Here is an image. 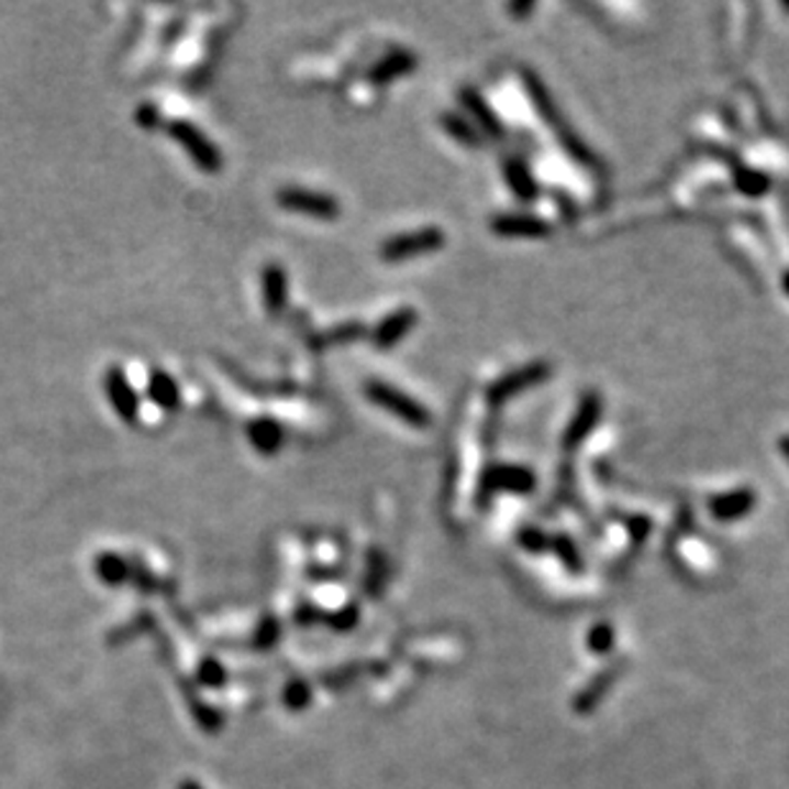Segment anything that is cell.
Wrapping results in <instances>:
<instances>
[{
  "label": "cell",
  "mask_w": 789,
  "mask_h": 789,
  "mask_svg": "<svg viewBox=\"0 0 789 789\" xmlns=\"http://www.w3.org/2000/svg\"><path fill=\"white\" fill-rule=\"evenodd\" d=\"M248 440L262 455H274L279 453L284 445V427L274 420H254L248 424Z\"/></svg>",
  "instance_id": "ac0fdd59"
},
{
  "label": "cell",
  "mask_w": 789,
  "mask_h": 789,
  "mask_svg": "<svg viewBox=\"0 0 789 789\" xmlns=\"http://www.w3.org/2000/svg\"><path fill=\"white\" fill-rule=\"evenodd\" d=\"M536 486V478L532 468H524V465H491L484 473V488L488 493H516L526 496L532 493Z\"/></svg>",
  "instance_id": "52a82bcc"
},
{
  "label": "cell",
  "mask_w": 789,
  "mask_h": 789,
  "mask_svg": "<svg viewBox=\"0 0 789 789\" xmlns=\"http://www.w3.org/2000/svg\"><path fill=\"white\" fill-rule=\"evenodd\" d=\"M105 393L110 399V404H113L115 414L121 416L123 422H138L141 416V399H138V391L133 389L131 378L125 376V370L121 366H110L105 370Z\"/></svg>",
  "instance_id": "8992f818"
},
{
  "label": "cell",
  "mask_w": 789,
  "mask_h": 789,
  "mask_svg": "<svg viewBox=\"0 0 789 789\" xmlns=\"http://www.w3.org/2000/svg\"><path fill=\"white\" fill-rule=\"evenodd\" d=\"M511 13H519V15H526L534 11V3H519V5H509Z\"/></svg>",
  "instance_id": "d4e9b609"
},
{
  "label": "cell",
  "mask_w": 789,
  "mask_h": 789,
  "mask_svg": "<svg viewBox=\"0 0 789 789\" xmlns=\"http://www.w3.org/2000/svg\"><path fill=\"white\" fill-rule=\"evenodd\" d=\"M522 80H524V88L529 92V98H532V102H534L536 113L542 115V121L547 123L555 133L559 129H565L567 123L563 121V115H559V108H557L555 98H552V92L547 90V85H544L540 77L532 73V69H522Z\"/></svg>",
  "instance_id": "7c38bea8"
},
{
  "label": "cell",
  "mask_w": 789,
  "mask_h": 789,
  "mask_svg": "<svg viewBox=\"0 0 789 789\" xmlns=\"http://www.w3.org/2000/svg\"><path fill=\"white\" fill-rule=\"evenodd\" d=\"M276 202H279V208L284 210L302 212V215L320 218V220H335L341 215V202H337L333 195L312 192V189L287 187L276 195Z\"/></svg>",
  "instance_id": "5b68a950"
},
{
  "label": "cell",
  "mask_w": 789,
  "mask_h": 789,
  "mask_svg": "<svg viewBox=\"0 0 789 789\" xmlns=\"http://www.w3.org/2000/svg\"><path fill=\"white\" fill-rule=\"evenodd\" d=\"M445 233L440 227L430 225L422 227V231H412V233H401L393 235L391 241H386L381 246V258L389 264H399L407 262V258H416L424 254H435V251L445 248Z\"/></svg>",
  "instance_id": "3957f363"
},
{
  "label": "cell",
  "mask_w": 789,
  "mask_h": 789,
  "mask_svg": "<svg viewBox=\"0 0 789 789\" xmlns=\"http://www.w3.org/2000/svg\"><path fill=\"white\" fill-rule=\"evenodd\" d=\"M264 302L271 314H281L289 302V276L281 264H266L262 274Z\"/></svg>",
  "instance_id": "9a60e30c"
},
{
  "label": "cell",
  "mask_w": 789,
  "mask_h": 789,
  "mask_svg": "<svg viewBox=\"0 0 789 789\" xmlns=\"http://www.w3.org/2000/svg\"><path fill=\"white\" fill-rule=\"evenodd\" d=\"M491 227L501 238H544L549 235L547 220L529 215V212H507V215L493 218Z\"/></svg>",
  "instance_id": "30bf717a"
},
{
  "label": "cell",
  "mask_w": 789,
  "mask_h": 789,
  "mask_svg": "<svg viewBox=\"0 0 789 789\" xmlns=\"http://www.w3.org/2000/svg\"><path fill=\"white\" fill-rule=\"evenodd\" d=\"M366 335V325L360 322H345V325H335L327 333H322L318 337H312V348L322 351V348H333V345H345L358 341V337Z\"/></svg>",
  "instance_id": "ffe728a7"
},
{
  "label": "cell",
  "mask_w": 789,
  "mask_h": 789,
  "mask_svg": "<svg viewBox=\"0 0 789 789\" xmlns=\"http://www.w3.org/2000/svg\"><path fill=\"white\" fill-rule=\"evenodd\" d=\"M95 570H98V578L108 586H118V582H125L129 578V565L125 559H121L118 555H100L95 559Z\"/></svg>",
  "instance_id": "44dd1931"
},
{
  "label": "cell",
  "mask_w": 789,
  "mask_h": 789,
  "mask_svg": "<svg viewBox=\"0 0 789 789\" xmlns=\"http://www.w3.org/2000/svg\"><path fill=\"white\" fill-rule=\"evenodd\" d=\"M457 98H460L463 108L468 110L470 123L476 125L480 133H486V136H491V138L503 136V123L499 121L496 110L488 105L484 95H480L476 88H463L460 92H457Z\"/></svg>",
  "instance_id": "8fae6325"
},
{
  "label": "cell",
  "mask_w": 789,
  "mask_h": 789,
  "mask_svg": "<svg viewBox=\"0 0 789 789\" xmlns=\"http://www.w3.org/2000/svg\"><path fill=\"white\" fill-rule=\"evenodd\" d=\"M416 67H420L416 54L407 52V49H397V52L386 54V57L378 62L374 69H370L368 77L374 85H389L393 80H399V77L412 75Z\"/></svg>",
  "instance_id": "5bb4252c"
},
{
  "label": "cell",
  "mask_w": 789,
  "mask_h": 789,
  "mask_svg": "<svg viewBox=\"0 0 789 789\" xmlns=\"http://www.w3.org/2000/svg\"><path fill=\"white\" fill-rule=\"evenodd\" d=\"M782 284H785V291L789 295V271L785 274V281H782Z\"/></svg>",
  "instance_id": "4316f807"
},
{
  "label": "cell",
  "mask_w": 789,
  "mask_h": 789,
  "mask_svg": "<svg viewBox=\"0 0 789 789\" xmlns=\"http://www.w3.org/2000/svg\"><path fill=\"white\" fill-rule=\"evenodd\" d=\"M440 123H442V129H445L449 136H453L460 146H465V148H480V146H484V133H480L476 125H473L465 115H460V113H442Z\"/></svg>",
  "instance_id": "d6986e66"
},
{
  "label": "cell",
  "mask_w": 789,
  "mask_h": 789,
  "mask_svg": "<svg viewBox=\"0 0 789 789\" xmlns=\"http://www.w3.org/2000/svg\"><path fill=\"white\" fill-rule=\"evenodd\" d=\"M503 179H507L511 192L522 202H534L536 197H540V185H536L532 169H529L522 159L503 162Z\"/></svg>",
  "instance_id": "2e32d148"
},
{
  "label": "cell",
  "mask_w": 789,
  "mask_h": 789,
  "mask_svg": "<svg viewBox=\"0 0 789 789\" xmlns=\"http://www.w3.org/2000/svg\"><path fill=\"white\" fill-rule=\"evenodd\" d=\"M522 542L526 544V547H532V549H542L544 544H547V540H544V536L536 532V529H524Z\"/></svg>",
  "instance_id": "cb8c5ba5"
},
{
  "label": "cell",
  "mask_w": 789,
  "mask_h": 789,
  "mask_svg": "<svg viewBox=\"0 0 789 789\" xmlns=\"http://www.w3.org/2000/svg\"><path fill=\"white\" fill-rule=\"evenodd\" d=\"M148 399H152L159 409H164V412H177L179 409L181 404L179 386L167 370L162 368L152 370V376H148Z\"/></svg>",
  "instance_id": "e0dca14e"
},
{
  "label": "cell",
  "mask_w": 789,
  "mask_h": 789,
  "mask_svg": "<svg viewBox=\"0 0 789 789\" xmlns=\"http://www.w3.org/2000/svg\"><path fill=\"white\" fill-rule=\"evenodd\" d=\"M733 177H736V187L746 197H762V195H767L771 189L769 177L762 175V171H756V169H741L738 167L736 175H733Z\"/></svg>",
  "instance_id": "7402d4cb"
},
{
  "label": "cell",
  "mask_w": 789,
  "mask_h": 789,
  "mask_svg": "<svg viewBox=\"0 0 789 789\" xmlns=\"http://www.w3.org/2000/svg\"><path fill=\"white\" fill-rule=\"evenodd\" d=\"M601 414H603L601 393L588 391L586 397L580 399L578 409H575L573 420L567 422V430L563 435V445L570 447V449L582 445V442L593 435V430L598 427V422H601Z\"/></svg>",
  "instance_id": "ba28073f"
},
{
  "label": "cell",
  "mask_w": 789,
  "mask_h": 789,
  "mask_svg": "<svg viewBox=\"0 0 789 789\" xmlns=\"http://www.w3.org/2000/svg\"><path fill=\"white\" fill-rule=\"evenodd\" d=\"M779 453H782V455H785V460L789 463V435L779 437Z\"/></svg>",
  "instance_id": "484cf974"
},
{
  "label": "cell",
  "mask_w": 789,
  "mask_h": 789,
  "mask_svg": "<svg viewBox=\"0 0 789 789\" xmlns=\"http://www.w3.org/2000/svg\"><path fill=\"white\" fill-rule=\"evenodd\" d=\"M756 503V493L752 488H738V491L731 493H721L710 499V514H713L718 522H736V519L746 516L748 511L754 509Z\"/></svg>",
  "instance_id": "4fadbf2b"
},
{
  "label": "cell",
  "mask_w": 789,
  "mask_h": 789,
  "mask_svg": "<svg viewBox=\"0 0 789 789\" xmlns=\"http://www.w3.org/2000/svg\"><path fill=\"white\" fill-rule=\"evenodd\" d=\"M167 131L169 136L175 138L189 156H192L195 167L202 169L204 175H218V171L223 169V154H220V148L212 144L197 125L181 121V118H175V121L167 123Z\"/></svg>",
  "instance_id": "7a4b0ae2"
},
{
  "label": "cell",
  "mask_w": 789,
  "mask_h": 789,
  "mask_svg": "<svg viewBox=\"0 0 789 789\" xmlns=\"http://www.w3.org/2000/svg\"><path fill=\"white\" fill-rule=\"evenodd\" d=\"M136 123L146 131H156L162 125V110L152 105V102H144V105L136 110Z\"/></svg>",
  "instance_id": "603a6c76"
},
{
  "label": "cell",
  "mask_w": 789,
  "mask_h": 789,
  "mask_svg": "<svg viewBox=\"0 0 789 789\" xmlns=\"http://www.w3.org/2000/svg\"><path fill=\"white\" fill-rule=\"evenodd\" d=\"M549 376H552L549 363L544 360L526 363V366L511 370V374L501 376L499 381H493L491 389H488V401H491L493 407L507 404V401L519 397V393H524L529 389H534V386H540L542 381H547Z\"/></svg>",
  "instance_id": "277c9868"
},
{
  "label": "cell",
  "mask_w": 789,
  "mask_h": 789,
  "mask_svg": "<svg viewBox=\"0 0 789 789\" xmlns=\"http://www.w3.org/2000/svg\"><path fill=\"white\" fill-rule=\"evenodd\" d=\"M181 789H200V787L192 785V782H187V785H181Z\"/></svg>",
  "instance_id": "83f0119b"
},
{
  "label": "cell",
  "mask_w": 789,
  "mask_h": 789,
  "mask_svg": "<svg viewBox=\"0 0 789 789\" xmlns=\"http://www.w3.org/2000/svg\"><path fill=\"white\" fill-rule=\"evenodd\" d=\"M416 320H420V314H416V310H412V307H399V310L386 314V318L374 327V333H370L374 345L378 351H391L393 345L401 343L409 333H412L416 327Z\"/></svg>",
  "instance_id": "9c48e42d"
},
{
  "label": "cell",
  "mask_w": 789,
  "mask_h": 789,
  "mask_svg": "<svg viewBox=\"0 0 789 789\" xmlns=\"http://www.w3.org/2000/svg\"><path fill=\"white\" fill-rule=\"evenodd\" d=\"M366 397L374 401L376 407H381L384 412L393 414L401 422L412 424V427H416V430L430 427V422H432L430 409L420 404L414 397H409V393L397 389V386H391L386 381H368Z\"/></svg>",
  "instance_id": "6da1fadb"
}]
</instances>
